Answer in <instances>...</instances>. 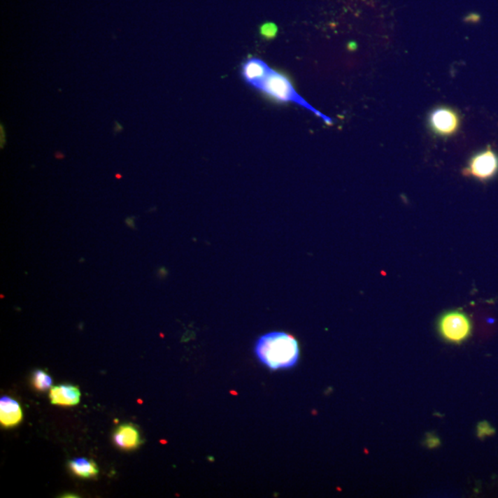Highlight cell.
<instances>
[{"instance_id": "1", "label": "cell", "mask_w": 498, "mask_h": 498, "mask_svg": "<svg viewBox=\"0 0 498 498\" xmlns=\"http://www.w3.org/2000/svg\"><path fill=\"white\" fill-rule=\"evenodd\" d=\"M257 360L270 370L290 369L299 360L300 348L297 339L288 333L272 332L260 336L255 344Z\"/></svg>"}, {"instance_id": "2", "label": "cell", "mask_w": 498, "mask_h": 498, "mask_svg": "<svg viewBox=\"0 0 498 498\" xmlns=\"http://www.w3.org/2000/svg\"><path fill=\"white\" fill-rule=\"evenodd\" d=\"M254 89L257 91L262 92L266 97H270L271 100L276 101L278 103L283 104H294L297 106L303 107L317 117L324 120L327 124H332V118L326 117L325 115L321 114L320 111L314 108L309 104L295 90L291 80L286 77L285 74L280 73L279 71H274L269 68L262 79L257 80L253 85Z\"/></svg>"}, {"instance_id": "3", "label": "cell", "mask_w": 498, "mask_h": 498, "mask_svg": "<svg viewBox=\"0 0 498 498\" xmlns=\"http://www.w3.org/2000/svg\"><path fill=\"white\" fill-rule=\"evenodd\" d=\"M437 328L445 341L460 344L470 338L473 326L465 313L453 311L446 312L440 317Z\"/></svg>"}, {"instance_id": "4", "label": "cell", "mask_w": 498, "mask_h": 498, "mask_svg": "<svg viewBox=\"0 0 498 498\" xmlns=\"http://www.w3.org/2000/svg\"><path fill=\"white\" fill-rule=\"evenodd\" d=\"M497 173L498 155L490 147L474 155L462 171L465 176H471L482 182L490 180Z\"/></svg>"}, {"instance_id": "5", "label": "cell", "mask_w": 498, "mask_h": 498, "mask_svg": "<svg viewBox=\"0 0 498 498\" xmlns=\"http://www.w3.org/2000/svg\"><path fill=\"white\" fill-rule=\"evenodd\" d=\"M459 115L448 107H439L430 114L429 126L440 137H450L459 129Z\"/></svg>"}, {"instance_id": "6", "label": "cell", "mask_w": 498, "mask_h": 498, "mask_svg": "<svg viewBox=\"0 0 498 498\" xmlns=\"http://www.w3.org/2000/svg\"><path fill=\"white\" fill-rule=\"evenodd\" d=\"M22 417L19 402L10 397H2L0 399V422L2 427H15L22 422Z\"/></svg>"}, {"instance_id": "7", "label": "cell", "mask_w": 498, "mask_h": 498, "mask_svg": "<svg viewBox=\"0 0 498 498\" xmlns=\"http://www.w3.org/2000/svg\"><path fill=\"white\" fill-rule=\"evenodd\" d=\"M51 404L54 405H62V406H74L80 404V392L77 387L72 385H59L51 387L50 393Z\"/></svg>"}, {"instance_id": "8", "label": "cell", "mask_w": 498, "mask_h": 498, "mask_svg": "<svg viewBox=\"0 0 498 498\" xmlns=\"http://www.w3.org/2000/svg\"><path fill=\"white\" fill-rule=\"evenodd\" d=\"M114 442L117 447L124 450H132L141 444L140 433L134 425H120L114 434Z\"/></svg>"}, {"instance_id": "9", "label": "cell", "mask_w": 498, "mask_h": 498, "mask_svg": "<svg viewBox=\"0 0 498 498\" xmlns=\"http://www.w3.org/2000/svg\"><path fill=\"white\" fill-rule=\"evenodd\" d=\"M269 68L270 66L263 60L251 57L242 64L241 76L248 85L252 86L257 80L262 79Z\"/></svg>"}, {"instance_id": "10", "label": "cell", "mask_w": 498, "mask_h": 498, "mask_svg": "<svg viewBox=\"0 0 498 498\" xmlns=\"http://www.w3.org/2000/svg\"><path fill=\"white\" fill-rule=\"evenodd\" d=\"M69 466L74 474L84 479L95 477L99 473L97 464L86 457H77L72 460L69 462Z\"/></svg>"}, {"instance_id": "11", "label": "cell", "mask_w": 498, "mask_h": 498, "mask_svg": "<svg viewBox=\"0 0 498 498\" xmlns=\"http://www.w3.org/2000/svg\"><path fill=\"white\" fill-rule=\"evenodd\" d=\"M33 383L37 390L45 392V390L50 389L52 386V378L48 374L43 371V370H36L34 372Z\"/></svg>"}, {"instance_id": "12", "label": "cell", "mask_w": 498, "mask_h": 498, "mask_svg": "<svg viewBox=\"0 0 498 498\" xmlns=\"http://www.w3.org/2000/svg\"><path fill=\"white\" fill-rule=\"evenodd\" d=\"M477 434L480 439H483L485 436L494 435L495 429L488 422H482L478 425Z\"/></svg>"}, {"instance_id": "13", "label": "cell", "mask_w": 498, "mask_h": 498, "mask_svg": "<svg viewBox=\"0 0 498 498\" xmlns=\"http://www.w3.org/2000/svg\"><path fill=\"white\" fill-rule=\"evenodd\" d=\"M277 27L276 25L272 24V23H267L262 27V34L266 38H272L276 36Z\"/></svg>"}, {"instance_id": "14", "label": "cell", "mask_w": 498, "mask_h": 498, "mask_svg": "<svg viewBox=\"0 0 498 498\" xmlns=\"http://www.w3.org/2000/svg\"><path fill=\"white\" fill-rule=\"evenodd\" d=\"M427 444L428 446V448H434L439 447L440 445V440L439 437L436 436H428V439H427Z\"/></svg>"}, {"instance_id": "15", "label": "cell", "mask_w": 498, "mask_h": 498, "mask_svg": "<svg viewBox=\"0 0 498 498\" xmlns=\"http://www.w3.org/2000/svg\"><path fill=\"white\" fill-rule=\"evenodd\" d=\"M135 219H136V217L132 216V217H129V218H127L126 221H124V222H126V225H127V227L133 229V230H136V229H137V228H136V225H135V222H134Z\"/></svg>"}, {"instance_id": "16", "label": "cell", "mask_w": 498, "mask_h": 498, "mask_svg": "<svg viewBox=\"0 0 498 498\" xmlns=\"http://www.w3.org/2000/svg\"><path fill=\"white\" fill-rule=\"evenodd\" d=\"M115 178L120 179V178H122V176L120 175V173H118V175L115 176Z\"/></svg>"}]
</instances>
